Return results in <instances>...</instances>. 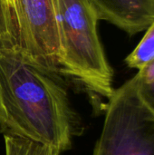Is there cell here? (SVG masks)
<instances>
[{"instance_id": "obj_2", "label": "cell", "mask_w": 154, "mask_h": 155, "mask_svg": "<svg viewBox=\"0 0 154 155\" xmlns=\"http://www.w3.org/2000/svg\"><path fill=\"white\" fill-rule=\"evenodd\" d=\"M60 35L58 72L81 86L105 111L113 96V70L98 34V17L88 0H54Z\"/></svg>"}, {"instance_id": "obj_4", "label": "cell", "mask_w": 154, "mask_h": 155, "mask_svg": "<svg viewBox=\"0 0 154 155\" xmlns=\"http://www.w3.org/2000/svg\"><path fill=\"white\" fill-rule=\"evenodd\" d=\"M93 155H154V112L133 77L114 90Z\"/></svg>"}, {"instance_id": "obj_1", "label": "cell", "mask_w": 154, "mask_h": 155, "mask_svg": "<svg viewBox=\"0 0 154 155\" xmlns=\"http://www.w3.org/2000/svg\"><path fill=\"white\" fill-rule=\"evenodd\" d=\"M0 131L60 153L71 148L74 111L64 78L23 54L0 46Z\"/></svg>"}, {"instance_id": "obj_5", "label": "cell", "mask_w": 154, "mask_h": 155, "mask_svg": "<svg viewBox=\"0 0 154 155\" xmlns=\"http://www.w3.org/2000/svg\"><path fill=\"white\" fill-rule=\"evenodd\" d=\"M99 21H106L129 35H137L154 22V0H88Z\"/></svg>"}, {"instance_id": "obj_9", "label": "cell", "mask_w": 154, "mask_h": 155, "mask_svg": "<svg viewBox=\"0 0 154 155\" xmlns=\"http://www.w3.org/2000/svg\"><path fill=\"white\" fill-rule=\"evenodd\" d=\"M3 3H4V0H0V8H1V6L3 5Z\"/></svg>"}, {"instance_id": "obj_8", "label": "cell", "mask_w": 154, "mask_h": 155, "mask_svg": "<svg viewBox=\"0 0 154 155\" xmlns=\"http://www.w3.org/2000/svg\"><path fill=\"white\" fill-rule=\"evenodd\" d=\"M138 93L154 112V59L133 76Z\"/></svg>"}, {"instance_id": "obj_3", "label": "cell", "mask_w": 154, "mask_h": 155, "mask_svg": "<svg viewBox=\"0 0 154 155\" xmlns=\"http://www.w3.org/2000/svg\"><path fill=\"white\" fill-rule=\"evenodd\" d=\"M0 46L59 74L61 46L54 0H4Z\"/></svg>"}, {"instance_id": "obj_7", "label": "cell", "mask_w": 154, "mask_h": 155, "mask_svg": "<svg viewBox=\"0 0 154 155\" xmlns=\"http://www.w3.org/2000/svg\"><path fill=\"white\" fill-rule=\"evenodd\" d=\"M5 155H59L61 153L50 146L27 139L5 135Z\"/></svg>"}, {"instance_id": "obj_6", "label": "cell", "mask_w": 154, "mask_h": 155, "mask_svg": "<svg viewBox=\"0 0 154 155\" xmlns=\"http://www.w3.org/2000/svg\"><path fill=\"white\" fill-rule=\"evenodd\" d=\"M154 59V22L147 28L144 36L138 45L129 54L124 62L129 68L138 71Z\"/></svg>"}]
</instances>
